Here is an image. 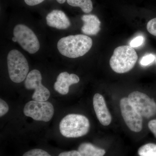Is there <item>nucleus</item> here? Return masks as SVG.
<instances>
[{
	"label": "nucleus",
	"mask_w": 156,
	"mask_h": 156,
	"mask_svg": "<svg viewBox=\"0 0 156 156\" xmlns=\"http://www.w3.org/2000/svg\"><path fill=\"white\" fill-rule=\"evenodd\" d=\"M156 56L152 54H148L144 56L140 60V64L143 66H146L152 63Z\"/></svg>",
	"instance_id": "a211bd4d"
},
{
	"label": "nucleus",
	"mask_w": 156,
	"mask_h": 156,
	"mask_svg": "<svg viewBox=\"0 0 156 156\" xmlns=\"http://www.w3.org/2000/svg\"><path fill=\"white\" fill-rule=\"evenodd\" d=\"M47 24L49 26L59 30L66 29L71 25L68 17L63 11L54 10L46 17Z\"/></svg>",
	"instance_id": "f8f14e48"
},
{
	"label": "nucleus",
	"mask_w": 156,
	"mask_h": 156,
	"mask_svg": "<svg viewBox=\"0 0 156 156\" xmlns=\"http://www.w3.org/2000/svg\"><path fill=\"white\" fill-rule=\"evenodd\" d=\"M128 98L142 117L149 119L156 114V102L146 94L135 91L129 94Z\"/></svg>",
	"instance_id": "0eeeda50"
},
{
	"label": "nucleus",
	"mask_w": 156,
	"mask_h": 156,
	"mask_svg": "<svg viewBox=\"0 0 156 156\" xmlns=\"http://www.w3.org/2000/svg\"><path fill=\"white\" fill-rule=\"evenodd\" d=\"M14 37L23 49L30 54H34L40 48L38 39L33 31L23 24H18L13 30Z\"/></svg>",
	"instance_id": "423d86ee"
},
{
	"label": "nucleus",
	"mask_w": 156,
	"mask_h": 156,
	"mask_svg": "<svg viewBox=\"0 0 156 156\" xmlns=\"http://www.w3.org/2000/svg\"><path fill=\"white\" fill-rule=\"evenodd\" d=\"M90 123L85 116L79 114L68 115L59 123V130L63 136L77 138L86 135L89 132Z\"/></svg>",
	"instance_id": "f03ea898"
},
{
	"label": "nucleus",
	"mask_w": 156,
	"mask_h": 156,
	"mask_svg": "<svg viewBox=\"0 0 156 156\" xmlns=\"http://www.w3.org/2000/svg\"><path fill=\"white\" fill-rule=\"evenodd\" d=\"M45 0H24V2L28 5L32 6L41 4Z\"/></svg>",
	"instance_id": "b1692460"
},
{
	"label": "nucleus",
	"mask_w": 156,
	"mask_h": 156,
	"mask_svg": "<svg viewBox=\"0 0 156 156\" xmlns=\"http://www.w3.org/2000/svg\"><path fill=\"white\" fill-rule=\"evenodd\" d=\"M92 46V39L83 34L64 37L57 43L59 53L70 58H76L84 56L89 52Z\"/></svg>",
	"instance_id": "f257e3e1"
},
{
	"label": "nucleus",
	"mask_w": 156,
	"mask_h": 156,
	"mask_svg": "<svg viewBox=\"0 0 156 156\" xmlns=\"http://www.w3.org/2000/svg\"><path fill=\"white\" fill-rule=\"evenodd\" d=\"M93 107L96 116L101 125L108 126L112 122V116L102 95L96 93L93 98Z\"/></svg>",
	"instance_id": "9d476101"
},
{
	"label": "nucleus",
	"mask_w": 156,
	"mask_h": 156,
	"mask_svg": "<svg viewBox=\"0 0 156 156\" xmlns=\"http://www.w3.org/2000/svg\"><path fill=\"white\" fill-rule=\"evenodd\" d=\"M41 73L37 69H34L29 73L26 78L24 86L28 90L34 89L32 98L33 100L45 101L50 97V91L42 84Z\"/></svg>",
	"instance_id": "6e6552de"
},
{
	"label": "nucleus",
	"mask_w": 156,
	"mask_h": 156,
	"mask_svg": "<svg viewBox=\"0 0 156 156\" xmlns=\"http://www.w3.org/2000/svg\"><path fill=\"white\" fill-rule=\"evenodd\" d=\"M69 5L80 7L85 13H90L93 9L91 0H66Z\"/></svg>",
	"instance_id": "2eb2a0df"
},
{
	"label": "nucleus",
	"mask_w": 156,
	"mask_h": 156,
	"mask_svg": "<svg viewBox=\"0 0 156 156\" xmlns=\"http://www.w3.org/2000/svg\"><path fill=\"white\" fill-rule=\"evenodd\" d=\"M120 106L123 119L129 129L135 132L141 131L142 116L132 106L128 98H124L121 99Z\"/></svg>",
	"instance_id": "1a4fd4ad"
},
{
	"label": "nucleus",
	"mask_w": 156,
	"mask_h": 156,
	"mask_svg": "<svg viewBox=\"0 0 156 156\" xmlns=\"http://www.w3.org/2000/svg\"><path fill=\"white\" fill-rule=\"evenodd\" d=\"M148 126L150 130L153 133L154 135L156 137V119L150 121Z\"/></svg>",
	"instance_id": "5701e85b"
},
{
	"label": "nucleus",
	"mask_w": 156,
	"mask_h": 156,
	"mask_svg": "<svg viewBox=\"0 0 156 156\" xmlns=\"http://www.w3.org/2000/svg\"><path fill=\"white\" fill-rule=\"evenodd\" d=\"M155 61H156V58H155Z\"/></svg>",
	"instance_id": "bb28decb"
},
{
	"label": "nucleus",
	"mask_w": 156,
	"mask_h": 156,
	"mask_svg": "<svg viewBox=\"0 0 156 156\" xmlns=\"http://www.w3.org/2000/svg\"><path fill=\"white\" fill-rule=\"evenodd\" d=\"M144 40V37L142 36L136 37L133 39L130 42V46L133 48L139 47L143 44Z\"/></svg>",
	"instance_id": "aec40b11"
},
{
	"label": "nucleus",
	"mask_w": 156,
	"mask_h": 156,
	"mask_svg": "<svg viewBox=\"0 0 156 156\" xmlns=\"http://www.w3.org/2000/svg\"><path fill=\"white\" fill-rule=\"evenodd\" d=\"M54 109L53 105L48 101H31L25 105L23 113L38 121L48 122L53 118Z\"/></svg>",
	"instance_id": "39448f33"
},
{
	"label": "nucleus",
	"mask_w": 156,
	"mask_h": 156,
	"mask_svg": "<svg viewBox=\"0 0 156 156\" xmlns=\"http://www.w3.org/2000/svg\"><path fill=\"white\" fill-rule=\"evenodd\" d=\"M140 156H156V144L148 143L142 146L138 150Z\"/></svg>",
	"instance_id": "dca6fc26"
},
{
	"label": "nucleus",
	"mask_w": 156,
	"mask_h": 156,
	"mask_svg": "<svg viewBox=\"0 0 156 156\" xmlns=\"http://www.w3.org/2000/svg\"><path fill=\"white\" fill-rule=\"evenodd\" d=\"M147 28L151 34L156 36V17L151 20L148 22Z\"/></svg>",
	"instance_id": "6ab92c4d"
},
{
	"label": "nucleus",
	"mask_w": 156,
	"mask_h": 156,
	"mask_svg": "<svg viewBox=\"0 0 156 156\" xmlns=\"http://www.w3.org/2000/svg\"><path fill=\"white\" fill-rule=\"evenodd\" d=\"M12 41H13L14 42H17V39H16V38H15L14 37L12 38Z\"/></svg>",
	"instance_id": "a878e982"
},
{
	"label": "nucleus",
	"mask_w": 156,
	"mask_h": 156,
	"mask_svg": "<svg viewBox=\"0 0 156 156\" xmlns=\"http://www.w3.org/2000/svg\"><path fill=\"white\" fill-rule=\"evenodd\" d=\"M7 63L11 81L19 83L25 80L29 67L28 62L21 52L17 50L10 51L7 57Z\"/></svg>",
	"instance_id": "20e7f679"
},
{
	"label": "nucleus",
	"mask_w": 156,
	"mask_h": 156,
	"mask_svg": "<svg viewBox=\"0 0 156 156\" xmlns=\"http://www.w3.org/2000/svg\"><path fill=\"white\" fill-rule=\"evenodd\" d=\"M9 110V106L5 101L0 99V116L2 117L6 114Z\"/></svg>",
	"instance_id": "412c9836"
},
{
	"label": "nucleus",
	"mask_w": 156,
	"mask_h": 156,
	"mask_svg": "<svg viewBox=\"0 0 156 156\" xmlns=\"http://www.w3.org/2000/svg\"><path fill=\"white\" fill-rule=\"evenodd\" d=\"M79 82L80 78L76 75L69 74L66 72L61 73L57 77L56 82L54 85V89L61 95H66L69 91L70 86Z\"/></svg>",
	"instance_id": "9b49d317"
},
{
	"label": "nucleus",
	"mask_w": 156,
	"mask_h": 156,
	"mask_svg": "<svg viewBox=\"0 0 156 156\" xmlns=\"http://www.w3.org/2000/svg\"><path fill=\"white\" fill-rule=\"evenodd\" d=\"M84 23L81 28L82 32L87 35H95L100 30L101 22L94 14L83 15L81 17Z\"/></svg>",
	"instance_id": "ddd939ff"
},
{
	"label": "nucleus",
	"mask_w": 156,
	"mask_h": 156,
	"mask_svg": "<svg viewBox=\"0 0 156 156\" xmlns=\"http://www.w3.org/2000/svg\"><path fill=\"white\" fill-rule=\"evenodd\" d=\"M58 156H81L80 154L78 151H65L59 154Z\"/></svg>",
	"instance_id": "4be33fe9"
},
{
	"label": "nucleus",
	"mask_w": 156,
	"mask_h": 156,
	"mask_svg": "<svg viewBox=\"0 0 156 156\" xmlns=\"http://www.w3.org/2000/svg\"><path fill=\"white\" fill-rule=\"evenodd\" d=\"M23 156H51L46 151L40 149L31 150L23 154Z\"/></svg>",
	"instance_id": "f3484780"
},
{
	"label": "nucleus",
	"mask_w": 156,
	"mask_h": 156,
	"mask_svg": "<svg viewBox=\"0 0 156 156\" xmlns=\"http://www.w3.org/2000/svg\"><path fill=\"white\" fill-rule=\"evenodd\" d=\"M66 1V0H56V1L59 4H63Z\"/></svg>",
	"instance_id": "393cba45"
},
{
	"label": "nucleus",
	"mask_w": 156,
	"mask_h": 156,
	"mask_svg": "<svg viewBox=\"0 0 156 156\" xmlns=\"http://www.w3.org/2000/svg\"><path fill=\"white\" fill-rule=\"evenodd\" d=\"M138 58L134 49L130 46L124 45L115 49L110 59L112 69L118 73L128 72L134 67Z\"/></svg>",
	"instance_id": "7ed1b4c3"
},
{
	"label": "nucleus",
	"mask_w": 156,
	"mask_h": 156,
	"mask_svg": "<svg viewBox=\"0 0 156 156\" xmlns=\"http://www.w3.org/2000/svg\"><path fill=\"white\" fill-rule=\"evenodd\" d=\"M78 151L81 156H104L106 153L103 149L98 147L89 143L81 144L78 147Z\"/></svg>",
	"instance_id": "4468645a"
}]
</instances>
